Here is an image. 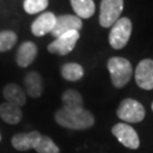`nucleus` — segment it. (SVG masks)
I'll return each instance as SVG.
<instances>
[{
    "instance_id": "nucleus-5",
    "label": "nucleus",
    "mask_w": 153,
    "mask_h": 153,
    "mask_svg": "<svg viewBox=\"0 0 153 153\" xmlns=\"http://www.w3.org/2000/svg\"><path fill=\"white\" fill-rule=\"evenodd\" d=\"M124 0H102L100 6V24L103 27H110L115 24L123 11Z\"/></svg>"
},
{
    "instance_id": "nucleus-11",
    "label": "nucleus",
    "mask_w": 153,
    "mask_h": 153,
    "mask_svg": "<svg viewBox=\"0 0 153 153\" xmlns=\"http://www.w3.org/2000/svg\"><path fill=\"white\" fill-rule=\"evenodd\" d=\"M56 16L53 13H44L32 23L31 31L35 36H43L48 33H51L56 24Z\"/></svg>"
},
{
    "instance_id": "nucleus-4",
    "label": "nucleus",
    "mask_w": 153,
    "mask_h": 153,
    "mask_svg": "<svg viewBox=\"0 0 153 153\" xmlns=\"http://www.w3.org/2000/svg\"><path fill=\"white\" fill-rule=\"evenodd\" d=\"M118 118L125 123L136 124L144 119L145 109L142 103L134 99H125L123 100L117 109Z\"/></svg>"
},
{
    "instance_id": "nucleus-7",
    "label": "nucleus",
    "mask_w": 153,
    "mask_h": 153,
    "mask_svg": "<svg viewBox=\"0 0 153 153\" xmlns=\"http://www.w3.org/2000/svg\"><path fill=\"white\" fill-rule=\"evenodd\" d=\"M112 134L126 148L136 150L140 146V138L136 131L126 123L116 124L112 127Z\"/></svg>"
},
{
    "instance_id": "nucleus-8",
    "label": "nucleus",
    "mask_w": 153,
    "mask_h": 153,
    "mask_svg": "<svg viewBox=\"0 0 153 153\" xmlns=\"http://www.w3.org/2000/svg\"><path fill=\"white\" fill-rule=\"evenodd\" d=\"M135 81L143 90H153V60L144 59L140 61L135 69Z\"/></svg>"
},
{
    "instance_id": "nucleus-17",
    "label": "nucleus",
    "mask_w": 153,
    "mask_h": 153,
    "mask_svg": "<svg viewBox=\"0 0 153 153\" xmlns=\"http://www.w3.org/2000/svg\"><path fill=\"white\" fill-rule=\"evenodd\" d=\"M71 4L76 16L79 18H90L95 13L93 0H71Z\"/></svg>"
},
{
    "instance_id": "nucleus-10",
    "label": "nucleus",
    "mask_w": 153,
    "mask_h": 153,
    "mask_svg": "<svg viewBox=\"0 0 153 153\" xmlns=\"http://www.w3.org/2000/svg\"><path fill=\"white\" fill-rule=\"evenodd\" d=\"M41 134L36 131H30V133H19L14 135L11 138V145L17 151H28L35 149L38 143L41 140Z\"/></svg>"
},
{
    "instance_id": "nucleus-15",
    "label": "nucleus",
    "mask_w": 153,
    "mask_h": 153,
    "mask_svg": "<svg viewBox=\"0 0 153 153\" xmlns=\"http://www.w3.org/2000/svg\"><path fill=\"white\" fill-rule=\"evenodd\" d=\"M0 117L1 119L10 125H16L23 118V112L19 107L9 102L0 104Z\"/></svg>"
},
{
    "instance_id": "nucleus-13",
    "label": "nucleus",
    "mask_w": 153,
    "mask_h": 153,
    "mask_svg": "<svg viewBox=\"0 0 153 153\" xmlns=\"http://www.w3.org/2000/svg\"><path fill=\"white\" fill-rule=\"evenodd\" d=\"M25 91L31 98H39L43 92V81L38 71H30L24 77Z\"/></svg>"
},
{
    "instance_id": "nucleus-3",
    "label": "nucleus",
    "mask_w": 153,
    "mask_h": 153,
    "mask_svg": "<svg viewBox=\"0 0 153 153\" xmlns=\"http://www.w3.org/2000/svg\"><path fill=\"white\" fill-rule=\"evenodd\" d=\"M131 28H133V25H131V19L127 17L119 18L112 25V28L109 34V42L114 49H123L127 44L131 38Z\"/></svg>"
},
{
    "instance_id": "nucleus-12",
    "label": "nucleus",
    "mask_w": 153,
    "mask_h": 153,
    "mask_svg": "<svg viewBox=\"0 0 153 153\" xmlns=\"http://www.w3.org/2000/svg\"><path fill=\"white\" fill-rule=\"evenodd\" d=\"M36 55H38V48H36L35 43H33L31 41L24 42L21 44V47L17 50V65L19 67H23V68L28 67L36 58Z\"/></svg>"
},
{
    "instance_id": "nucleus-19",
    "label": "nucleus",
    "mask_w": 153,
    "mask_h": 153,
    "mask_svg": "<svg viewBox=\"0 0 153 153\" xmlns=\"http://www.w3.org/2000/svg\"><path fill=\"white\" fill-rule=\"evenodd\" d=\"M38 153H60V150L49 136L42 135L36 148L34 149Z\"/></svg>"
},
{
    "instance_id": "nucleus-21",
    "label": "nucleus",
    "mask_w": 153,
    "mask_h": 153,
    "mask_svg": "<svg viewBox=\"0 0 153 153\" xmlns=\"http://www.w3.org/2000/svg\"><path fill=\"white\" fill-rule=\"evenodd\" d=\"M49 5L48 0H24V10L27 14H36L40 11L44 10Z\"/></svg>"
},
{
    "instance_id": "nucleus-22",
    "label": "nucleus",
    "mask_w": 153,
    "mask_h": 153,
    "mask_svg": "<svg viewBox=\"0 0 153 153\" xmlns=\"http://www.w3.org/2000/svg\"><path fill=\"white\" fill-rule=\"evenodd\" d=\"M152 110H153V102H152Z\"/></svg>"
},
{
    "instance_id": "nucleus-18",
    "label": "nucleus",
    "mask_w": 153,
    "mask_h": 153,
    "mask_svg": "<svg viewBox=\"0 0 153 153\" xmlns=\"http://www.w3.org/2000/svg\"><path fill=\"white\" fill-rule=\"evenodd\" d=\"M84 75V69L81 65L76 62H68L61 67V76L66 81L69 82H76L81 79Z\"/></svg>"
},
{
    "instance_id": "nucleus-16",
    "label": "nucleus",
    "mask_w": 153,
    "mask_h": 153,
    "mask_svg": "<svg viewBox=\"0 0 153 153\" xmlns=\"http://www.w3.org/2000/svg\"><path fill=\"white\" fill-rule=\"evenodd\" d=\"M62 108L68 110L81 109L83 108V98L81 93L76 90H66L61 95Z\"/></svg>"
},
{
    "instance_id": "nucleus-2",
    "label": "nucleus",
    "mask_w": 153,
    "mask_h": 153,
    "mask_svg": "<svg viewBox=\"0 0 153 153\" xmlns=\"http://www.w3.org/2000/svg\"><path fill=\"white\" fill-rule=\"evenodd\" d=\"M107 67L110 73L111 82L115 88H124L131 81V77L133 75V67L127 59L121 57H112L107 62Z\"/></svg>"
},
{
    "instance_id": "nucleus-23",
    "label": "nucleus",
    "mask_w": 153,
    "mask_h": 153,
    "mask_svg": "<svg viewBox=\"0 0 153 153\" xmlns=\"http://www.w3.org/2000/svg\"><path fill=\"white\" fill-rule=\"evenodd\" d=\"M0 140H1V136H0Z\"/></svg>"
},
{
    "instance_id": "nucleus-9",
    "label": "nucleus",
    "mask_w": 153,
    "mask_h": 153,
    "mask_svg": "<svg viewBox=\"0 0 153 153\" xmlns=\"http://www.w3.org/2000/svg\"><path fill=\"white\" fill-rule=\"evenodd\" d=\"M83 23L79 17L75 15H61L56 18V24L51 34L58 38L64 33L71 32V31H78L82 28Z\"/></svg>"
},
{
    "instance_id": "nucleus-1",
    "label": "nucleus",
    "mask_w": 153,
    "mask_h": 153,
    "mask_svg": "<svg viewBox=\"0 0 153 153\" xmlns=\"http://www.w3.org/2000/svg\"><path fill=\"white\" fill-rule=\"evenodd\" d=\"M55 119L58 125L75 131H83L91 128L95 121L94 116L84 108L74 110L61 108L56 112Z\"/></svg>"
},
{
    "instance_id": "nucleus-6",
    "label": "nucleus",
    "mask_w": 153,
    "mask_h": 153,
    "mask_svg": "<svg viewBox=\"0 0 153 153\" xmlns=\"http://www.w3.org/2000/svg\"><path fill=\"white\" fill-rule=\"evenodd\" d=\"M78 39H79L78 31H71V32L64 33L62 35L56 38L55 41L48 45V51L53 55H68L74 50Z\"/></svg>"
},
{
    "instance_id": "nucleus-14",
    "label": "nucleus",
    "mask_w": 153,
    "mask_h": 153,
    "mask_svg": "<svg viewBox=\"0 0 153 153\" xmlns=\"http://www.w3.org/2000/svg\"><path fill=\"white\" fill-rule=\"evenodd\" d=\"M2 95L6 99V102L15 104L17 107H23L26 103V94L21 86L17 84H8L2 90Z\"/></svg>"
},
{
    "instance_id": "nucleus-20",
    "label": "nucleus",
    "mask_w": 153,
    "mask_h": 153,
    "mask_svg": "<svg viewBox=\"0 0 153 153\" xmlns=\"http://www.w3.org/2000/svg\"><path fill=\"white\" fill-rule=\"evenodd\" d=\"M17 42V35L13 31L0 32V52H6L10 50Z\"/></svg>"
}]
</instances>
